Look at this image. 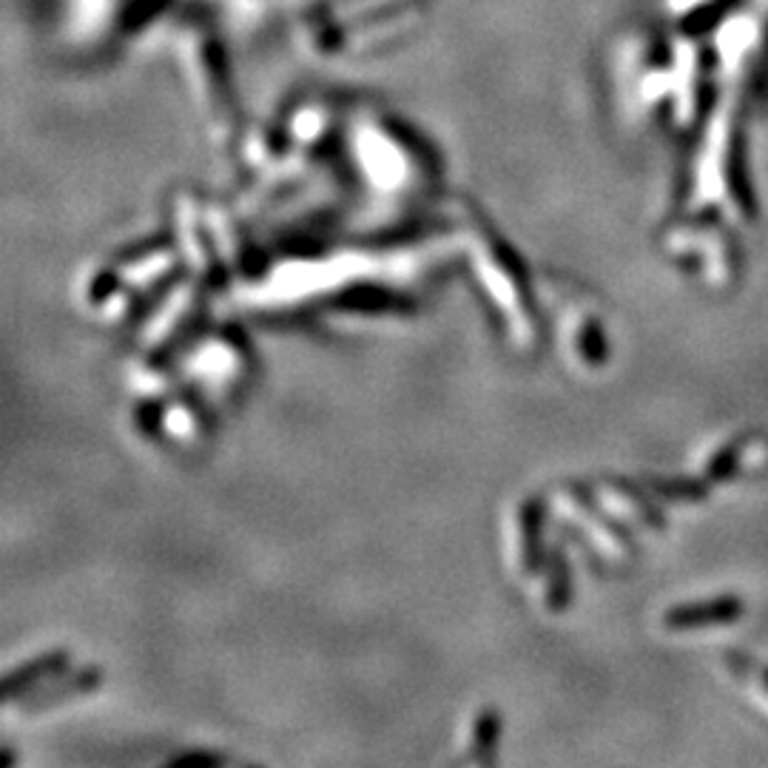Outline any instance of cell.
Segmentation results:
<instances>
[{
    "instance_id": "cell-1",
    "label": "cell",
    "mask_w": 768,
    "mask_h": 768,
    "mask_svg": "<svg viewBox=\"0 0 768 768\" xmlns=\"http://www.w3.org/2000/svg\"><path fill=\"white\" fill-rule=\"evenodd\" d=\"M743 617V601L740 597L723 595L715 601H703V604H689V606H675V610L666 615L664 624L669 629H700V626H723L735 624Z\"/></svg>"
},
{
    "instance_id": "cell-2",
    "label": "cell",
    "mask_w": 768,
    "mask_h": 768,
    "mask_svg": "<svg viewBox=\"0 0 768 768\" xmlns=\"http://www.w3.org/2000/svg\"><path fill=\"white\" fill-rule=\"evenodd\" d=\"M746 441L749 439H740V441H735L731 447H723L720 453L711 459V464H709V479L711 481H726L737 473V464H740L743 444H746Z\"/></svg>"
},
{
    "instance_id": "cell-3",
    "label": "cell",
    "mask_w": 768,
    "mask_h": 768,
    "mask_svg": "<svg viewBox=\"0 0 768 768\" xmlns=\"http://www.w3.org/2000/svg\"><path fill=\"white\" fill-rule=\"evenodd\" d=\"M661 493H666V499L675 501H700L706 487L697 484V481H672V484H657Z\"/></svg>"
},
{
    "instance_id": "cell-4",
    "label": "cell",
    "mask_w": 768,
    "mask_h": 768,
    "mask_svg": "<svg viewBox=\"0 0 768 768\" xmlns=\"http://www.w3.org/2000/svg\"><path fill=\"white\" fill-rule=\"evenodd\" d=\"M762 683H766V686H768V669H766V675H762Z\"/></svg>"
}]
</instances>
